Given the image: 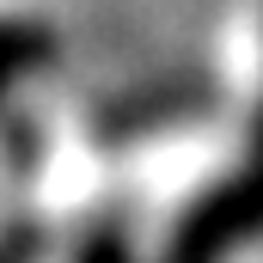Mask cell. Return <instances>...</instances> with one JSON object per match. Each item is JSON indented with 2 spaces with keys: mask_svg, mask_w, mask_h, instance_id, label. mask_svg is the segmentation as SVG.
<instances>
[{
  "mask_svg": "<svg viewBox=\"0 0 263 263\" xmlns=\"http://www.w3.org/2000/svg\"><path fill=\"white\" fill-rule=\"evenodd\" d=\"M49 55V31L43 25H25V18H0V98L31 73V67Z\"/></svg>",
  "mask_w": 263,
  "mask_h": 263,
  "instance_id": "2",
  "label": "cell"
},
{
  "mask_svg": "<svg viewBox=\"0 0 263 263\" xmlns=\"http://www.w3.org/2000/svg\"><path fill=\"white\" fill-rule=\"evenodd\" d=\"M80 263H135L129 239H123V227H98V233L80 245Z\"/></svg>",
  "mask_w": 263,
  "mask_h": 263,
  "instance_id": "4",
  "label": "cell"
},
{
  "mask_svg": "<svg viewBox=\"0 0 263 263\" xmlns=\"http://www.w3.org/2000/svg\"><path fill=\"white\" fill-rule=\"evenodd\" d=\"M257 233H263V178L239 172V178H227L220 190H208L178 220V233L165 245V263H220L227 251H239Z\"/></svg>",
  "mask_w": 263,
  "mask_h": 263,
  "instance_id": "1",
  "label": "cell"
},
{
  "mask_svg": "<svg viewBox=\"0 0 263 263\" xmlns=\"http://www.w3.org/2000/svg\"><path fill=\"white\" fill-rule=\"evenodd\" d=\"M37 257H43V227L12 220V227L0 233V263H37Z\"/></svg>",
  "mask_w": 263,
  "mask_h": 263,
  "instance_id": "3",
  "label": "cell"
}]
</instances>
